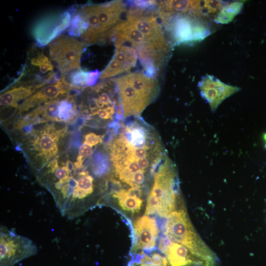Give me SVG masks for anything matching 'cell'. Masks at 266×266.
I'll return each mask as SVG.
<instances>
[{"label": "cell", "instance_id": "cell-1", "mask_svg": "<svg viewBox=\"0 0 266 266\" xmlns=\"http://www.w3.org/2000/svg\"><path fill=\"white\" fill-rule=\"evenodd\" d=\"M169 165L167 160L155 172L154 184L148 196L146 215L157 214L167 217L181 204L176 173Z\"/></svg>", "mask_w": 266, "mask_h": 266}, {"label": "cell", "instance_id": "cell-2", "mask_svg": "<svg viewBox=\"0 0 266 266\" xmlns=\"http://www.w3.org/2000/svg\"><path fill=\"white\" fill-rule=\"evenodd\" d=\"M166 218L164 233L166 237L200 255L218 259L196 233L183 205L171 212Z\"/></svg>", "mask_w": 266, "mask_h": 266}, {"label": "cell", "instance_id": "cell-3", "mask_svg": "<svg viewBox=\"0 0 266 266\" xmlns=\"http://www.w3.org/2000/svg\"><path fill=\"white\" fill-rule=\"evenodd\" d=\"M86 44L74 37L62 35L48 45L50 60L62 75L80 68V60Z\"/></svg>", "mask_w": 266, "mask_h": 266}, {"label": "cell", "instance_id": "cell-4", "mask_svg": "<svg viewBox=\"0 0 266 266\" xmlns=\"http://www.w3.org/2000/svg\"><path fill=\"white\" fill-rule=\"evenodd\" d=\"M37 252V247L31 240L0 226V266H14Z\"/></svg>", "mask_w": 266, "mask_h": 266}, {"label": "cell", "instance_id": "cell-5", "mask_svg": "<svg viewBox=\"0 0 266 266\" xmlns=\"http://www.w3.org/2000/svg\"><path fill=\"white\" fill-rule=\"evenodd\" d=\"M71 13L69 9L50 14L39 19L33 26L32 34L37 47L49 44L69 27Z\"/></svg>", "mask_w": 266, "mask_h": 266}, {"label": "cell", "instance_id": "cell-6", "mask_svg": "<svg viewBox=\"0 0 266 266\" xmlns=\"http://www.w3.org/2000/svg\"><path fill=\"white\" fill-rule=\"evenodd\" d=\"M148 9L134 8L128 10L126 19L142 33L152 43L168 50L164 32L156 14L145 11Z\"/></svg>", "mask_w": 266, "mask_h": 266}, {"label": "cell", "instance_id": "cell-7", "mask_svg": "<svg viewBox=\"0 0 266 266\" xmlns=\"http://www.w3.org/2000/svg\"><path fill=\"white\" fill-rule=\"evenodd\" d=\"M133 241L131 254L139 252H151L154 249L159 230L154 218L144 215L133 224Z\"/></svg>", "mask_w": 266, "mask_h": 266}, {"label": "cell", "instance_id": "cell-8", "mask_svg": "<svg viewBox=\"0 0 266 266\" xmlns=\"http://www.w3.org/2000/svg\"><path fill=\"white\" fill-rule=\"evenodd\" d=\"M111 79L119 92L124 117L139 114L149 104L129 82L125 75Z\"/></svg>", "mask_w": 266, "mask_h": 266}, {"label": "cell", "instance_id": "cell-9", "mask_svg": "<svg viewBox=\"0 0 266 266\" xmlns=\"http://www.w3.org/2000/svg\"><path fill=\"white\" fill-rule=\"evenodd\" d=\"M162 23L170 31L178 43L200 40L207 33L203 27L194 26L191 19L186 16H176L172 20L168 18L162 21Z\"/></svg>", "mask_w": 266, "mask_h": 266}, {"label": "cell", "instance_id": "cell-10", "mask_svg": "<svg viewBox=\"0 0 266 266\" xmlns=\"http://www.w3.org/2000/svg\"><path fill=\"white\" fill-rule=\"evenodd\" d=\"M70 89L60 77L57 82L43 86L35 93L26 99L19 106L18 113L24 112L43 102L53 100L59 96H66Z\"/></svg>", "mask_w": 266, "mask_h": 266}, {"label": "cell", "instance_id": "cell-11", "mask_svg": "<svg viewBox=\"0 0 266 266\" xmlns=\"http://www.w3.org/2000/svg\"><path fill=\"white\" fill-rule=\"evenodd\" d=\"M199 86L201 96L209 103L212 111L226 98L239 90L237 87L226 85L213 77L204 78Z\"/></svg>", "mask_w": 266, "mask_h": 266}, {"label": "cell", "instance_id": "cell-12", "mask_svg": "<svg viewBox=\"0 0 266 266\" xmlns=\"http://www.w3.org/2000/svg\"><path fill=\"white\" fill-rule=\"evenodd\" d=\"M125 7L124 3L120 0L96 4L97 16L103 35L119 22Z\"/></svg>", "mask_w": 266, "mask_h": 266}, {"label": "cell", "instance_id": "cell-13", "mask_svg": "<svg viewBox=\"0 0 266 266\" xmlns=\"http://www.w3.org/2000/svg\"><path fill=\"white\" fill-rule=\"evenodd\" d=\"M75 7L89 24L88 30L81 36L82 41L91 44L100 40L103 33L97 16L96 4L87 3Z\"/></svg>", "mask_w": 266, "mask_h": 266}, {"label": "cell", "instance_id": "cell-14", "mask_svg": "<svg viewBox=\"0 0 266 266\" xmlns=\"http://www.w3.org/2000/svg\"><path fill=\"white\" fill-rule=\"evenodd\" d=\"M125 76L133 88L149 103L156 97L158 84L155 77L148 76L140 72L130 73Z\"/></svg>", "mask_w": 266, "mask_h": 266}, {"label": "cell", "instance_id": "cell-15", "mask_svg": "<svg viewBox=\"0 0 266 266\" xmlns=\"http://www.w3.org/2000/svg\"><path fill=\"white\" fill-rule=\"evenodd\" d=\"M44 86L45 85L43 83L37 85H22L7 90L0 95V105L17 108L20 101L28 98L34 92Z\"/></svg>", "mask_w": 266, "mask_h": 266}, {"label": "cell", "instance_id": "cell-16", "mask_svg": "<svg viewBox=\"0 0 266 266\" xmlns=\"http://www.w3.org/2000/svg\"><path fill=\"white\" fill-rule=\"evenodd\" d=\"M115 52L112 59L116 62L122 73L134 67L138 57L136 50L124 45H115Z\"/></svg>", "mask_w": 266, "mask_h": 266}, {"label": "cell", "instance_id": "cell-17", "mask_svg": "<svg viewBox=\"0 0 266 266\" xmlns=\"http://www.w3.org/2000/svg\"><path fill=\"white\" fill-rule=\"evenodd\" d=\"M59 137L57 135L44 132L39 136L36 151L38 152V156H40L45 162L55 157L58 151L57 141Z\"/></svg>", "mask_w": 266, "mask_h": 266}, {"label": "cell", "instance_id": "cell-18", "mask_svg": "<svg viewBox=\"0 0 266 266\" xmlns=\"http://www.w3.org/2000/svg\"><path fill=\"white\" fill-rule=\"evenodd\" d=\"M112 196L117 200L120 206L127 211L138 212L142 206V200L130 195L126 189H123L114 192Z\"/></svg>", "mask_w": 266, "mask_h": 266}, {"label": "cell", "instance_id": "cell-19", "mask_svg": "<svg viewBox=\"0 0 266 266\" xmlns=\"http://www.w3.org/2000/svg\"><path fill=\"white\" fill-rule=\"evenodd\" d=\"M78 116V110L73 99L66 98L60 101L58 120L70 123H74Z\"/></svg>", "mask_w": 266, "mask_h": 266}, {"label": "cell", "instance_id": "cell-20", "mask_svg": "<svg viewBox=\"0 0 266 266\" xmlns=\"http://www.w3.org/2000/svg\"><path fill=\"white\" fill-rule=\"evenodd\" d=\"M71 13V18L67 31L71 37H80L88 29L89 24L84 17L79 13L74 6L69 8Z\"/></svg>", "mask_w": 266, "mask_h": 266}, {"label": "cell", "instance_id": "cell-21", "mask_svg": "<svg viewBox=\"0 0 266 266\" xmlns=\"http://www.w3.org/2000/svg\"><path fill=\"white\" fill-rule=\"evenodd\" d=\"M30 63L33 66L37 67L41 74L48 75L53 71L52 62L43 52H37L30 59Z\"/></svg>", "mask_w": 266, "mask_h": 266}, {"label": "cell", "instance_id": "cell-22", "mask_svg": "<svg viewBox=\"0 0 266 266\" xmlns=\"http://www.w3.org/2000/svg\"><path fill=\"white\" fill-rule=\"evenodd\" d=\"M242 4L234 2L225 7L220 12L216 21L221 23H227L239 12Z\"/></svg>", "mask_w": 266, "mask_h": 266}, {"label": "cell", "instance_id": "cell-23", "mask_svg": "<svg viewBox=\"0 0 266 266\" xmlns=\"http://www.w3.org/2000/svg\"><path fill=\"white\" fill-rule=\"evenodd\" d=\"M60 101L53 100L45 102L43 105L42 117L46 121L58 120V109Z\"/></svg>", "mask_w": 266, "mask_h": 266}, {"label": "cell", "instance_id": "cell-24", "mask_svg": "<svg viewBox=\"0 0 266 266\" xmlns=\"http://www.w3.org/2000/svg\"><path fill=\"white\" fill-rule=\"evenodd\" d=\"M102 141V137L101 136L90 133L85 135L84 143L93 146L100 143Z\"/></svg>", "mask_w": 266, "mask_h": 266}, {"label": "cell", "instance_id": "cell-25", "mask_svg": "<svg viewBox=\"0 0 266 266\" xmlns=\"http://www.w3.org/2000/svg\"><path fill=\"white\" fill-rule=\"evenodd\" d=\"M100 74V72L98 69L88 71L86 82V86H92L94 85L97 83Z\"/></svg>", "mask_w": 266, "mask_h": 266}, {"label": "cell", "instance_id": "cell-26", "mask_svg": "<svg viewBox=\"0 0 266 266\" xmlns=\"http://www.w3.org/2000/svg\"><path fill=\"white\" fill-rule=\"evenodd\" d=\"M93 153V149L91 146L83 143L79 149V156L86 158L90 156Z\"/></svg>", "mask_w": 266, "mask_h": 266}]
</instances>
